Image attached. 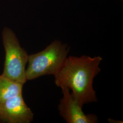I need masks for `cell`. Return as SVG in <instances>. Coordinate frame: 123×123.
<instances>
[{"label":"cell","mask_w":123,"mask_h":123,"mask_svg":"<svg viewBox=\"0 0 123 123\" xmlns=\"http://www.w3.org/2000/svg\"><path fill=\"white\" fill-rule=\"evenodd\" d=\"M33 113L26 105L22 94L12 98L0 105V122L30 123Z\"/></svg>","instance_id":"4"},{"label":"cell","mask_w":123,"mask_h":123,"mask_svg":"<svg viewBox=\"0 0 123 123\" xmlns=\"http://www.w3.org/2000/svg\"><path fill=\"white\" fill-rule=\"evenodd\" d=\"M69 49L68 44L56 40L43 50L28 55L26 69L27 80L47 75L57 74L68 57Z\"/></svg>","instance_id":"2"},{"label":"cell","mask_w":123,"mask_h":123,"mask_svg":"<svg viewBox=\"0 0 123 123\" xmlns=\"http://www.w3.org/2000/svg\"><path fill=\"white\" fill-rule=\"evenodd\" d=\"M23 84L0 75V105L6 100L22 94Z\"/></svg>","instance_id":"6"},{"label":"cell","mask_w":123,"mask_h":123,"mask_svg":"<svg viewBox=\"0 0 123 123\" xmlns=\"http://www.w3.org/2000/svg\"><path fill=\"white\" fill-rule=\"evenodd\" d=\"M2 37L5 50V60L2 75L12 81L24 85L26 81L25 67L28 55L22 48L13 31L5 27Z\"/></svg>","instance_id":"3"},{"label":"cell","mask_w":123,"mask_h":123,"mask_svg":"<svg viewBox=\"0 0 123 123\" xmlns=\"http://www.w3.org/2000/svg\"><path fill=\"white\" fill-rule=\"evenodd\" d=\"M63 96L58 106L59 114L68 123H96L98 121L95 114H85L82 107L72 96L69 89L66 86L61 87Z\"/></svg>","instance_id":"5"},{"label":"cell","mask_w":123,"mask_h":123,"mask_svg":"<svg viewBox=\"0 0 123 123\" xmlns=\"http://www.w3.org/2000/svg\"><path fill=\"white\" fill-rule=\"evenodd\" d=\"M102 60L100 56H69L54 76L55 83L58 87L66 86L71 89L72 96L81 107L97 102L93 81L101 71L99 65Z\"/></svg>","instance_id":"1"}]
</instances>
